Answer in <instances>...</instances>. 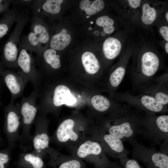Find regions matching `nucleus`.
I'll return each instance as SVG.
<instances>
[{"label":"nucleus","mask_w":168,"mask_h":168,"mask_svg":"<svg viewBox=\"0 0 168 168\" xmlns=\"http://www.w3.org/2000/svg\"><path fill=\"white\" fill-rule=\"evenodd\" d=\"M141 115L132 110L129 105H122L111 114L105 123V129L123 142L135 139L141 134L140 120Z\"/></svg>","instance_id":"nucleus-1"},{"label":"nucleus","mask_w":168,"mask_h":168,"mask_svg":"<svg viewBox=\"0 0 168 168\" xmlns=\"http://www.w3.org/2000/svg\"><path fill=\"white\" fill-rule=\"evenodd\" d=\"M161 62L159 56L151 51L143 52L134 56L131 77L136 88L152 81L159 70Z\"/></svg>","instance_id":"nucleus-2"},{"label":"nucleus","mask_w":168,"mask_h":168,"mask_svg":"<svg viewBox=\"0 0 168 168\" xmlns=\"http://www.w3.org/2000/svg\"><path fill=\"white\" fill-rule=\"evenodd\" d=\"M39 93V91L34 90L29 96L23 97L19 103L22 132L19 145L25 152L32 148L30 130L38 111Z\"/></svg>","instance_id":"nucleus-3"},{"label":"nucleus","mask_w":168,"mask_h":168,"mask_svg":"<svg viewBox=\"0 0 168 168\" xmlns=\"http://www.w3.org/2000/svg\"><path fill=\"white\" fill-rule=\"evenodd\" d=\"M31 20L29 14L20 12L16 26L3 46L1 61L4 66L17 69V59L21 46V35L26 25Z\"/></svg>","instance_id":"nucleus-4"},{"label":"nucleus","mask_w":168,"mask_h":168,"mask_svg":"<svg viewBox=\"0 0 168 168\" xmlns=\"http://www.w3.org/2000/svg\"><path fill=\"white\" fill-rule=\"evenodd\" d=\"M141 134L154 144L168 142V115L145 113L140 120Z\"/></svg>","instance_id":"nucleus-5"},{"label":"nucleus","mask_w":168,"mask_h":168,"mask_svg":"<svg viewBox=\"0 0 168 168\" xmlns=\"http://www.w3.org/2000/svg\"><path fill=\"white\" fill-rule=\"evenodd\" d=\"M30 31L21 38V43L31 52L38 54L46 49L45 45L50 41L48 28L41 18L33 16L31 18Z\"/></svg>","instance_id":"nucleus-6"},{"label":"nucleus","mask_w":168,"mask_h":168,"mask_svg":"<svg viewBox=\"0 0 168 168\" xmlns=\"http://www.w3.org/2000/svg\"><path fill=\"white\" fill-rule=\"evenodd\" d=\"M113 97L116 102L127 103L145 113L163 114L168 112V106L162 105L153 97L147 94L140 93L136 96L128 91L115 92Z\"/></svg>","instance_id":"nucleus-7"},{"label":"nucleus","mask_w":168,"mask_h":168,"mask_svg":"<svg viewBox=\"0 0 168 168\" xmlns=\"http://www.w3.org/2000/svg\"><path fill=\"white\" fill-rule=\"evenodd\" d=\"M21 44L17 59V72L27 83H31L34 90L39 91L42 76L36 68L32 53L23 43H21Z\"/></svg>","instance_id":"nucleus-8"},{"label":"nucleus","mask_w":168,"mask_h":168,"mask_svg":"<svg viewBox=\"0 0 168 168\" xmlns=\"http://www.w3.org/2000/svg\"><path fill=\"white\" fill-rule=\"evenodd\" d=\"M129 142L132 146L133 157L142 162L147 168H168V154L147 147L135 139Z\"/></svg>","instance_id":"nucleus-9"},{"label":"nucleus","mask_w":168,"mask_h":168,"mask_svg":"<svg viewBox=\"0 0 168 168\" xmlns=\"http://www.w3.org/2000/svg\"><path fill=\"white\" fill-rule=\"evenodd\" d=\"M5 117L4 130L9 143V147L14 148L19 143L21 127V118L19 103H10L4 107Z\"/></svg>","instance_id":"nucleus-10"},{"label":"nucleus","mask_w":168,"mask_h":168,"mask_svg":"<svg viewBox=\"0 0 168 168\" xmlns=\"http://www.w3.org/2000/svg\"><path fill=\"white\" fill-rule=\"evenodd\" d=\"M140 93L151 96L160 104L168 106V73L154 77L148 84L136 88Z\"/></svg>","instance_id":"nucleus-11"},{"label":"nucleus","mask_w":168,"mask_h":168,"mask_svg":"<svg viewBox=\"0 0 168 168\" xmlns=\"http://www.w3.org/2000/svg\"><path fill=\"white\" fill-rule=\"evenodd\" d=\"M47 123L45 115L39 114L37 115L34 123L35 129L32 136L31 152L42 158L49 148L50 138L46 131Z\"/></svg>","instance_id":"nucleus-12"},{"label":"nucleus","mask_w":168,"mask_h":168,"mask_svg":"<svg viewBox=\"0 0 168 168\" xmlns=\"http://www.w3.org/2000/svg\"><path fill=\"white\" fill-rule=\"evenodd\" d=\"M1 77L10 93V103H14L15 100L22 95L27 83L17 72L4 70Z\"/></svg>","instance_id":"nucleus-13"},{"label":"nucleus","mask_w":168,"mask_h":168,"mask_svg":"<svg viewBox=\"0 0 168 168\" xmlns=\"http://www.w3.org/2000/svg\"><path fill=\"white\" fill-rule=\"evenodd\" d=\"M57 51L51 48H46L36 55L35 58V63L36 68L41 75L48 68L57 70L60 68V56Z\"/></svg>","instance_id":"nucleus-14"},{"label":"nucleus","mask_w":168,"mask_h":168,"mask_svg":"<svg viewBox=\"0 0 168 168\" xmlns=\"http://www.w3.org/2000/svg\"><path fill=\"white\" fill-rule=\"evenodd\" d=\"M101 134L100 139L105 150L120 160L128 157L129 152L120 139L109 133H103Z\"/></svg>","instance_id":"nucleus-15"},{"label":"nucleus","mask_w":168,"mask_h":168,"mask_svg":"<svg viewBox=\"0 0 168 168\" xmlns=\"http://www.w3.org/2000/svg\"><path fill=\"white\" fill-rule=\"evenodd\" d=\"M128 58L124 57L121 59L108 76V87L112 97L124 77Z\"/></svg>","instance_id":"nucleus-16"},{"label":"nucleus","mask_w":168,"mask_h":168,"mask_svg":"<svg viewBox=\"0 0 168 168\" xmlns=\"http://www.w3.org/2000/svg\"><path fill=\"white\" fill-rule=\"evenodd\" d=\"M75 125L74 121L71 119H66L58 126L56 132L57 140L61 142H65L68 140L76 141L78 138V135L73 130Z\"/></svg>","instance_id":"nucleus-17"},{"label":"nucleus","mask_w":168,"mask_h":168,"mask_svg":"<svg viewBox=\"0 0 168 168\" xmlns=\"http://www.w3.org/2000/svg\"><path fill=\"white\" fill-rule=\"evenodd\" d=\"M20 12L15 7L3 13L0 19V40L9 31L11 27L16 22Z\"/></svg>","instance_id":"nucleus-18"},{"label":"nucleus","mask_w":168,"mask_h":168,"mask_svg":"<svg viewBox=\"0 0 168 168\" xmlns=\"http://www.w3.org/2000/svg\"><path fill=\"white\" fill-rule=\"evenodd\" d=\"M121 48V44L119 40L114 37H109L103 44L104 55L108 60H114L119 55Z\"/></svg>","instance_id":"nucleus-19"},{"label":"nucleus","mask_w":168,"mask_h":168,"mask_svg":"<svg viewBox=\"0 0 168 168\" xmlns=\"http://www.w3.org/2000/svg\"><path fill=\"white\" fill-rule=\"evenodd\" d=\"M71 40V36L67 33V30L63 28L52 36L50 40L49 47L56 50L61 51L69 44Z\"/></svg>","instance_id":"nucleus-20"},{"label":"nucleus","mask_w":168,"mask_h":168,"mask_svg":"<svg viewBox=\"0 0 168 168\" xmlns=\"http://www.w3.org/2000/svg\"><path fill=\"white\" fill-rule=\"evenodd\" d=\"M18 163L25 168H43L44 166L42 158L31 152L21 153Z\"/></svg>","instance_id":"nucleus-21"},{"label":"nucleus","mask_w":168,"mask_h":168,"mask_svg":"<svg viewBox=\"0 0 168 168\" xmlns=\"http://www.w3.org/2000/svg\"><path fill=\"white\" fill-rule=\"evenodd\" d=\"M82 61L86 72L90 74H95L99 72L100 65L98 59L92 53L87 51L82 56Z\"/></svg>","instance_id":"nucleus-22"},{"label":"nucleus","mask_w":168,"mask_h":168,"mask_svg":"<svg viewBox=\"0 0 168 168\" xmlns=\"http://www.w3.org/2000/svg\"><path fill=\"white\" fill-rule=\"evenodd\" d=\"M102 147L98 142L87 141L82 144L78 148L77 155L81 158H84L90 155L99 156L102 154Z\"/></svg>","instance_id":"nucleus-23"},{"label":"nucleus","mask_w":168,"mask_h":168,"mask_svg":"<svg viewBox=\"0 0 168 168\" xmlns=\"http://www.w3.org/2000/svg\"><path fill=\"white\" fill-rule=\"evenodd\" d=\"M79 6L81 10L85 11L87 15L90 16L103 10L105 4L102 0H96L93 2L89 0H82L81 1Z\"/></svg>","instance_id":"nucleus-24"},{"label":"nucleus","mask_w":168,"mask_h":168,"mask_svg":"<svg viewBox=\"0 0 168 168\" xmlns=\"http://www.w3.org/2000/svg\"><path fill=\"white\" fill-rule=\"evenodd\" d=\"M142 15L141 19L145 25L152 24L157 17V12L155 8L152 7L148 3H145L142 7Z\"/></svg>","instance_id":"nucleus-25"},{"label":"nucleus","mask_w":168,"mask_h":168,"mask_svg":"<svg viewBox=\"0 0 168 168\" xmlns=\"http://www.w3.org/2000/svg\"><path fill=\"white\" fill-rule=\"evenodd\" d=\"M96 23L98 26L103 27L104 31L106 34H111L115 30V27L113 26L114 21L108 16L99 17L96 20Z\"/></svg>","instance_id":"nucleus-26"},{"label":"nucleus","mask_w":168,"mask_h":168,"mask_svg":"<svg viewBox=\"0 0 168 168\" xmlns=\"http://www.w3.org/2000/svg\"><path fill=\"white\" fill-rule=\"evenodd\" d=\"M120 160L124 168H142L135 160L127 157Z\"/></svg>","instance_id":"nucleus-27"},{"label":"nucleus","mask_w":168,"mask_h":168,"mask_svg":"<svg viewBox=\"0 0 168 168\" xmlns=\"http://www.w3.org/2000/svg\"><path fill=\"white\" fill-rule=\"evenodd\" d=\"M81 167V165L79 161L72 160L62 163L58 168H80Z\"/></svg>","instance_id":"nucleus-28"},{"label":"nucleus","mask_w":168,"mask_h":168,"mask_svg":"<svg viewBox=\"0 0 168 168\" xmlns=\"http://www.w3.org/2000/svg\"><path fill=\"white\" fill-rule=\"evenodd\" d=\"M10 153L0 152V168H5L10 160Z\"/></svg>","instance_id":"nucleus-29"},{"label":"nucleus","mask_w":168,"mask_h":168,"mask_svg":"<svg viewBox=\"0 0 168 168\" xmlns=\"http://www.w3.org/2000/svg\"><path fill=\"white\" fill-rule=\"evenodd\" d=\"M11 4V0H0V13H3L9 10Z\"/></svg>","instance_id":"nucleus-30"},{"label":"nucleus","mask_w":168,"mask_h":168,"mask_svg":"<svg viewBox=\"0 0 168 168\" xmlns=\"http://www.w3.org/2000/svg\"><path fill=\"white\" fill-rule=\"evenodd\" d=\"M32 0H11V4L29 7Z\"/></svg>","instance_id":"nucleus-31"},{"label":"nucleus","mask_w":168,"mask_h":168,"mask_svg":"<svg viewBox=\"0 0 168 168\" xmlns=\"http://www.w3.org/2000/svg\"><path fill=\"white\" fill-rule=\"evenodd\" d=\"M159 32L163 39L166 41H168V27L163 26L160 27Z\"/></svg>","instance_id":"nucleus-32"},{"label":"nucleus","mask_w":168,"mask_h":168,"mask_svg":"<svg viewBox=\"0 0 168 168\" xmlns=\"http://www.w3.org/2000/svg\"><path fill=\"white\" fill-rule=\"evenodd\" d=\"M129 6L133 8L138 7L140 5L141 1L139 0H127Z\"/></svg>","instance_id":"nucleus-33"},{"label":"nucleus","mask_w":168,"mask_h":168,"mask_svg":"<svg viewBox=\"0 0 168 168\" xmlns=\"http://www.w3.org/2000/svg\"><path fill=\"white\" fill-rule=\"evenodd\" d=\"M4 84L2 79L0 77V106L1 105V95L2 87Z\"/></svg>","instance_id":"nucleus-34"},{"label":"nucleus","mask_w":168,"mask_h":168,"mask_svg":"<svg viewBox=\"0 0 168 168\" xmlns=\"http://www.w3.org/2000/svg\"><path fill=\"white\" fill-rule=\"evenodd\" d=\"M4 66L2 64L1 61H0V76H1L2 73L5 70Z\"/></svg>","instance_id":"nucleus-35"},{"label":"nucleus","mask_w":168,"mask_h":168,"mask_svg":"<svg viewBox=\"0 0 168 168\" xmlns=\"http://www.w3.org/2000/svg\"><path fill=\"white\" fill-rule=\"evenodd\" d=\"M165 49L166 53L168 54V43L167 42L165 45Z\"/></svg>","instance_id":"nucleus-36"},{"label":"nucleus","mask_w":168,"mask_h":168,"mask_svg":"<svg viewBox=\"0 0 168 168\" xmlns=\"http://www.w3.org/2000/svg\"><path fill=\"white\" fill-rule=\"evenodd\" d=\"M94 34L96 36H98L99 35V32L98 31L96 30L94 32Z\"/></svg>","instance_id":"nucleus-37"},{"label":"nucleus","mask_w":168,"mask_h":168,"mask_svg":"<svg viewBox=\"0 0 168 168\" xmlns=\"http://www.w3.org/2000/svg\"><path fill=\"white\" fill-rule=\"evenodd\" d=\"M165 17L167 22H168V12H167L165 15Z\"/></svg>","instance_id":"nucleus-38"},{"label":"nucleus","mask_w":168,"mask_h":168,"mask_svg":"<svg viewBox=\"0 0 168 168\" xmlns=\"http://www.w3.org/2000/svg\"><path fill=\"white\" fill-rule=\"evenodd\" d=\"M101 35L102 36H105V35L106 33L103 31H102L101 33Z\"/></svg>","instance_id":"nucleus-39"},{"label":"nucleus","mask_w":168,"mask_h":168,"mask_svg":"<svg viewBox=\"0 0 168 168\" xmlns=\"http://www.w3.org/2000/svg\"><path fill=\"white\" fill-rule=\"evenodd\" d=\"M92 29V28L91 27H89L88 28V30H91Z\"/></svg>","instance_id":"nucleus-40"},{"label":"nucleus","mask_w":168,"mask_h":168,"mask_svg":"<svg viewBox=\"0 0 168 168\" xmlns=\"http://www.w3.org/2000/svg\"><path fill=\"white\" fill-rule=\"evenodd\" d=\"M93 23V21H91V22H90V23H91V24H92Z\"/></svg>","instance_id":"nucleus-41"},{"label":"nucleus","mask_w":168,"mask_h":168,"mask_svg":"<svg viewBox=\"0 0 168 168\" xmlns=\"http://www.w3.org/2000/svg\"><path fill=\"white\" fill-rule=\"evenodd\" d=\"M90 17V16H86V18H89Z\"/></svg>","instance_id":"nucleus-42"},{"label":"nucleus","mask_w":168,"mask_h":168,"mask_svg":"<svg viewBox=\"0 0 168 168\" xmlns=\"http://www.w3.org/2000/svg\"><path fill=\"white\" fill-rule=\"evenodd\" d=\"M117 168H120L119 166V167Z\"/></svg>","instance_id":"nucleus-43"}]
</instances>
